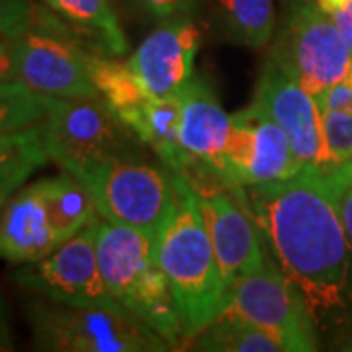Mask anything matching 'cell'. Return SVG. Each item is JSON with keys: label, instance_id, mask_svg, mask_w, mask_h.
Wrapping results in <instances>:
<instances>
[{"label": "cell", "instance_id": "cell-1", "mask_svg": "<svg viewBox=\"0 0 352 352\" xmlns=\"http://www.w3.org/2000/svg\"><path fill=\"white\" fill-rule=\"evenodd\" d=\"M243 200L315 323L344 309L351 298V241L325 176L298 173L247 186Z\"/></svg>", "mask_w": 352, "mask_h": 352}, {"label": "cell", "instance_id": "cell-2", "mask_svg": "<svg viewBox=\"0 0 352 352\" xmlns=\"http://www.w3.org/2000/svg\"><path fill=\"white\" fill-rule=\"evenodd\" d=\"M175 180V204L157 231L155 251L175 296L182 340L188 342L223 311L227 284L190 182L182 175Z\"/></svg>", "mask_w": 352, "mask_h": 352}, {"label": "cell", "instance_id": "cell-3", "mask_svg": "<svg viewBox=\"0 0 352 352\" xmlns=\"http://www.w3.org/2000/svg\"><path fill=\"white\" fill-rule=\"evenodd\" d=\"M155 241V233L104 221L96 235L98 266L113 300L157 331L170 349H178L182 323L168 280L157 261Z\"/></svg>", "mask_w": 352, "mask_h": 352}, {"label": "cell", "instance_id": "cell-4", "mask_svg": "<svg viewBox=\"0 0 352 352\" xmlns=\"http://www.w3.org/2000/svg\"><path fill=\"white\" fill-rule=\"evenodd\" d=\"M47 300V298H45ZM28 319L34 349L55 352H164L170 344L124 307L38 300Z\"/></svg>", "mask_w": 352, "mask_h": 352}, {"label": "cell", "instance_id": "cell-5", "mask_svg": "<svg viewBox=\"0 0 352 352\" xmlns=\"http://www.w3.org/2000/svg\"><path fill=\"white\" fill-rule=\"evenodd\" d=\"M39 127L51 161L73 176L102 161L131 159L129 155L141 143L102 96H50Z\"/></svg>", "mask_w": 352, "mask_h": 352}, {"label": "cell", "instance_id": "cell-6", "mask_svg": "<svg viewBox=\"0 0 352 352\" xmlns=\"http://www.w3.org/2000/svg\"><path fill=\"white\" fill-rule=\"evenodd\" d=\"M75 178L92 196L96 212L110 223L155 233L176 198L175 173L135 159H110L80 170Z\"/></svg>", "mask_w": 352, "mask_h": 352}, {"label": "cell", "instance_id": "cell-7", "mask_svg": "<svg viewBox=\"0 0 352 352\" xmlns=\"http://www.w3.org/2000/svg\"><path fill=\"white\" fill-rule=\"evenodd\" d=\"M34 25L10 41L14 80L53 98H96L87 50L51 14L36 8Z\"/></svg>", "mask_w": 352, "mask_h": 352}, {"label": "cell", "instance_id": "cell-8", "mask_svg": "<svg viewBox=\"0 0 352 352\" xmlns=\"http://www.w3.org/2000/svg\"><path fill=\"white\" fill-rule=\"evenodd\" d=\"M311 96L352 73V55L339 28L317 0H296L270 51Z\"/></svg>", "mask_w": 352, "mask_h": 352}, {"label": "cell", "instance_id": "cell-9", "mask_svg": "<svg viewBox=\"0 0 352 352\" xmlns=\"http://www.w3.org/2000/svg\"><path fill=\"white\" fill-rule=\"evenodd\" d=\"M221 314L241 317L274 333L288 344L289 352H309L315 349L314 317L300 292L268 256L261 268L227 288L226 307Z\"/></svg>", "mask_w": 352, "mask_h": 352}, {"label": "cell", "instance_id": "cell-10", "mask_svg": "<svg viewBox=\"0 0 352 352\" xmlns=\"http://www.w3.org/2000/svg\"><path fill=\"white\" fill-rule=\"evenodd\" d=\"M252 102L284 129L302 173H317L325 178L339 173L329 157L315 96L272 55L264 61Z\"/></svg>", "mask_w": 352, "mask_h": 352}, {"label": "cell", "instance_id": "cell-11", "mask_svg": "<svg viewBox=\"0 0 352 352\" xmlns=\"http://www.w3.org/2000/svg\"><path fill=\"white\" fill-rule=\"evenodd\" d=\"M98 226L100 221L94 219L51 254L36 263L20 264L12 274L14 282L53 302L122 307L102 280L96 256Z\"/></svg>", "mask_w": 352, "mask_h": 352}, {"label": "cell", "instance_id": "cell-12", "mask_svg": "<svg viewBox=\"0 0 352 352\" xmlns=\"http://www.w3.org/2000/svg\"><path fill=\"white\" fill-rule=\"evenodd\" d=\"M186 180L196 196L221 276L229 288L266 261L261 229L245 206L243 190L233 192L208 176H192Z\"/></svg>", "mask_w": 352, "mask_h": 352}, {"label": "cell", "instance_id": "cell-13", "mask_svg": "<svg viewBox=\"0 0 352 352\" xmlns=\"http://www.w3.org/2000/svg\"><path fill=\"white\" fill-rule=\"evenodd\" d=\"M302 173L289 147L288 135L254 102L231 116L221 184L229 190H243L254 184L284 180Z\"/></svg>", "mask_w": 352, "mask_h": 352}, {"label": "cell", "instance_id": "cell-14", "mask_svg": "<svg viewBox=\"0 0 352 352\" xmlns=\"http://www.w3.org/2000/svg\"><path fill=\"white\" fill-rule=\"evenodd\" d=\"M200 43V25L173 16L141 41L127 63L151 96H178L194 76Z\"/></svg>", "mask_w": 352, "mask_h": 352}, {"label": "cell", "instance_id": "cell-15", "mask_svg": "<svg viewBox=\"0 0 352 352\" xmlns=\"http://www.w3.org/2000/svg\"><path fill=\"white\" fill-rule=\"evenodd\" d=\"M180 145L186 155V170L182 176H208L221 182L219 176L231 116L219 104L210 82L201 76H192L180 92Z\"/></svg>", "mask_w": 352, "mask_h": 352}, {"label": "cell", "instance_id": "cell-16", "mask_svg": "<svg viewBox=\"0 0 352 352\" xmlns=\"http://www.w3.org/2000/svg\"><path fill=\"white\" fill-rule=\"evenodd\" d=\"M61 245L36 182L20 188L0 214V258L36 263Z\"/></svg>", "mask_w": 352, "mask_h": 352}, {"label": "cell", "instance_id": "cell-17", "mask_svg": "<svg viewBox=\"0 0 352 352\" xmlns=\"http://www.w3.org/2000/svg\"><path fill=\"white\" fill-rule=\"evenodd\" d=\"M180 94L149 96L139 106L138 112L131 113L124 122L138 135L139 141L151 147L164 166L175 175H184L186 170V155L180 145Z\"/></svg>", "mask_w": 352, "mask_h": 352}, {"label": "cell", "instance_id": "cell-18", "mask_svg": "<svg viewBox=\"0 0 352 352\" xmlns=\"http://www.w3.org/2000/svg\"><path fill=\"white\" fill-rule=\"evenodd\" d=\"M36 186L45 201L55 235L61 245L96 219L92 196L73 175L63 170V175L41 178Z\"/></svg>", "mask_w": 352, "mask_h": 352}, {"label": "cell", "instance_id": "cell-19", "mask_svg": "<svg viewBox=\"0 0 352 352\" xmlns=\"http://www.w3.org/2000/svg\"><path fill=\"white\" fill-rule=\"evenodd\" d=\"M188 342L194 344L192 349L208 352H289L274 333L226 314L217 315Z\"/></svg>", "mask_w": 352, "mask_h": 352}, {"label": "cell", "instance_id": "cell-20", "mask_svg": "<svg viewBox=\"0 0 352 352\" xmlns=\"http://www.w3.org/2000/svg\"><path fill=\"white\" fill-rule=\"evenodd\" d=\"M329 157L337 170H352V73L315 96Z\"/></svg>", "mask_w": 352, "mask_h": 352}, {"label": "cell", "instance_id": "cell-21", "mask_svg": "<svg viewBox=\"0 0 352 352\" xmlns=\"http://www.w3.org/2000/svg\"><path fill=\"white\" fill-rule=\"evenodd\" d=\"M87 65L94 87L122 122L151 96L126 61L87 51Z\"/></svg>", "mask_w": 352, "mask_h": 352}, {"label": "cell", "instance_id": "cell-22", "mask_svg": "<svg viewBox=\"0 0 352 352\" xmlns=\"http://www.w3.org/2000/svg\"><path fill=\"white\" fill-rule=\"evenodd\" d=\"M217 16L235 39L249 47H264L276 25L274 0H214Z\"/></svg>", "mask_w": 352, "mask_h": 352}, {"label": "cell", "instance_id": "cell-23", "mask_svg": "<svg viewBox=\"0 0 352 352\" xmlns=\"http://www.w3.org/2000/svg\"><path fill=\"white\" fill-rule=\"evenodd\" d=\"M53 12L63 16L78 28L98 34L100 41L112 55L127 51V39L118 16L108 0H43Z\"/></svg>", "mask_w": 352, "mask_h": 352}, {"label": "cell", "instance_id": "cell-24", "mask_svg": "<svg viewBox=\"0 0 352 352\" xmlns=\"http://www.w3.org/2000/svg\"><path fill=\"white\" fill-rule=\"evenodd\" d=\"M50 96H43L20 80H0V131H16L41 124Z\"/></svg>", "mask_w": 352, "mask_h": 352}, {"label": "cell", "instance_id": "cell-25", "mask_svg": "<svg viewBox=\"0 0 352 352\" xmlns=\"http://www.w3.org/2000/svg\"><path fill=\"white\" fill-rule=\"evenodd\" d=\"M28 155H47L41 127L32 126L16 131H0V166Z\"/></svg>", "mask_w": 352, "mask_h": 352}, {"label": "cell", "instance_id": "cell-26", "mask_svg": "<svg viewBox=\"0 0 352 352\" xmlns=\"http://www.w3.org/2000/svg\"><path fill=\"white\" fill-rule=\"evenodd\" d=\"M47 161H50L47 155H28V157H20L16 161L0 166V214L8 200L16 194V190L28 180V176Z\"/></svg>", "mask_w": 352, "mask_h": 352}, {"label": "cell", "instance_id": "cell-27", "mask_svg": "<svg viewBox=\"0 0 352 352\" xmlns=\"http://www.w3.org/2000/svg\"><path fill=\"white\" fill-rule=\"evenodd\" d=\"M36 20L30 0H0V39L14 41L25 34Z\"/></svg>", "mask_w": 352, "mask_h": 352}, {"label": "cell", "instance_id": "cell-28", "mask_svg": "<svg viewBox=\"0 0 352 352\" xmlns=\"http://www.w3.org/2000/svg\"><path fill=\"white\" fill-rule=\"evenodd\" d=\"M333 190V198L339 210L340 221L352 245V170H342L325 178Z\"/></svg>", "mask_w": 352, "mask_h": 352}, {"label": "cell", "instance_id": "cell-29", "mask_svg": "<svg viewBox=\"0 0 352 352\" xmlns=\"http://www.w3.org/2000/svg\"><path fill=\"white\" fill-rule=\"evenodd\" d=\"M317 4L329 14V18L339 28L352 55V0H317Z\"/></svg>", "mask_w": 352, "mask_h": 352}, {"label": "cell", "instance_id": "cell-30", "mask_svg": "<svg viewBox=\"0 0 352 352\" xmlns=\"http://www.w3.org/2000/svg\"><path fill=\"white\" fill-rule=\"evenodd\" d=\"M194 0H143L147 10L159 18H173L186 12Z\"/></svg>", "mask_w": 352, "mask_h": 352}, {"label": "cell", "instance_id": "cell-31", "mask_svg": "<svg viewBox=\"0 0 352 352\" xmlns=\"http://www.w3.org/2000/svg\"><path fill=\"white\" fill-rule=\"evenodd\" d=\"M12 335H10V325H8V315H6V305L0 296V352L12 351Z\"/></svg>", "mask_w": 352, "mask_h": 352}, {"label": "cell", "instance_id": "cell-32", "mask_svg": "<svg viewBox=\"0 0 352 352\" xmlns=\"http://www.w3.org/2000/svg\"><path fill=\"white\" fill-rule=\"evenodd\" d=\"M12 57H10V41L0 39V80H12Z\"/></svg>", "mask_w": 352, "mask_h": 352}]
</instances>
